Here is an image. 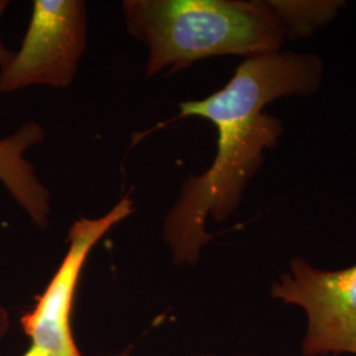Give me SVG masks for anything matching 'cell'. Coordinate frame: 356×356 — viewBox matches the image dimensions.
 Wrapping results in <instances>:
<instances>
[{
  "mask_svg": "<svg viewBox=\"0 0 356 356\" xmlns=\"http://www.w3.org/2000/svg\"><path fill=\"white\" fill-rule=\"evenodd\" d=\"M323 63L313 53L279 51L244 58L229 83L200 101L178 104L175 119L198 116L216 128V154L200 176H189L166 213L163 236L176 266H195L211 242L207 218L225 222L242 202L243 194L263 165L264 151L284 134L269 103L318 90Z\"/></svg>",
  "mask_w": 356,
  "mask_h": 356,
  "instance_id": "cell-1",
  "label": "cell"
},
{
  "mask_svg": "<svg viewBox=\"0 0 356 356\" xmlns=\"http://www.w3.org/2000/svg\"><path fill=\"white\" fill-rule=\"evenodd\" d=\"M270 297L305 312L302 355H356V264L329 270L293 257Z\"/></svg>",
  "mask_w": 356,
  "mask_h": 356,
  "instance_id": "cell-4",
  "label": "cell"
},
{
  "mask_svg": "<svg viewBox=\"0 0 356 356\" xmlns=\"http://www.w3.org/2000/svg\"><path fill=\"white\" fill-rule=\"evenodd\" d=\"M343 1L124 0L127 31L148 49L147 76L170 74L219 56L281 51L337 16Z\"/></svg>",
  "mask_w": 356,
  "mask_h": 356,
  "instance_id": "cell-2",
  "label": "cell"
},
{
  "mask_svg": "<svg viewBox=\"0 0 356 356\" xmlns=\"http://www.w3.org/2000/svg\"><path fill=\"white\" fill-rule=\"evenodd\" d=\"M8 4H10L8 0H0V24H1V19H3V16H4V13H6L7 7H8ZM13 53V51H10V49L3 44V40H1V36H0V66L7 64V63L11 60Z\"/></svg>",
  "mask_w": 356,
  "mask_h": 356,
  "instance_id": "cell-7",
  "label": "cell"
},
{
  "mask_svg": "<svg viewBox=\"0 0 356 356\" xmlns=\"http://www.w3.org/2000/svg\"><path fill=\"white\" fill-rule=\"evenodd\" d=\"M44 139V128L32 120L0 139V182L38 229H47L49 225L51 191L26 160V152Z\"/></svg>",
  "mask_w": 356,
  "mask_h": 356,
  "instance_id": "cell-6",
  "label": "cell"
},
{
  "mask_svg": "<svg viewBox=\"0 0 356 356\" xmlns=\"http://www.w3.org/2000/svg\"><path fill=\"white\" fill-rule=\"evenodd\" d=\"M193 356H222V355H216V354H195V355ZM235 356H261V355H254V354H241V355H235Z\"/></svg>",
  "mask_w": 356,
  "mask_h": 356,
  "instance_id": "cell-9",
  "label": "cell"
},
{
  "mask_svg": "<svg viewBox=\"0 0 356 356\" xmlns=\"http://www.w3.org/2000/svg\"><path fill=\"white\" fill-rule=\"evenodd\" d=\"M134 213V201L126 195L98 218L82 216L72 225L67 251L48 286L32 310L22 317V327L29 338V350L38 356H83L72 327L76 288L92 248L116 225Z\"/></svg>",
  "mask_w": 356,
  "mask_h": 356,
  "instance_id": "cell-5",
  "label": "cell"
},
{
  "mask_svg": "<svg viewBox=\"0 0 356 356\" xmlns=\"http://www.w3.org/2000/svg\"><path fill=\"white\" fill-rule=\"evenodd\" d=\"M88 40L82 0H35L26 36L0 66V92L33 86L65 89L74 81Z\"/></svg>",
  "mask_w": 356,
  "mask_h": 356,
  "instance_id": "cell-3",
  "label": "cell"
},
{
  "mask_svg": "<svg viewBox=\"0 0 356 356\" xmlns=\"http://www.w3.org/2000/svg\"><path fill=\"white\" fill-rule=\"evenodd\" d=\"M11 326V318L8 310L3 305H0V342L7 337Z\"/></svg>",
  "mask_w": 356,
  "mask_h": 356,
  "instance_id": "cell-8",
  "label": "cell"
}]
</instances>
